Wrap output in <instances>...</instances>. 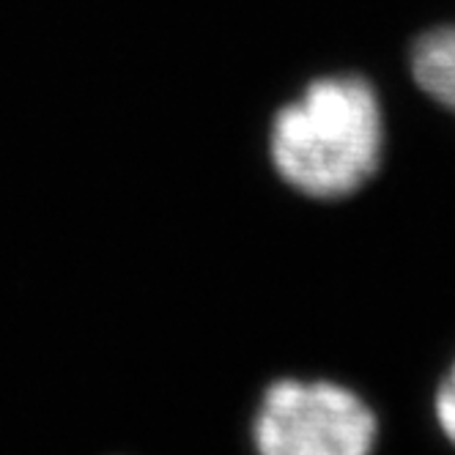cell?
<instances>
[{
  "label": "cell",
  "mask_w": 455,
  "mask_h": 455,
  "mask_svg": "<svg viewBox=\"0 0 455 455\" xmlns=\"http://www.w3.org/2000/svg\"><path fill=\"white\" fill-rule=\"evenodd\" d=\"M384 118L373 85L356 75L313 80L285 105L269 135L272 165L310 198H343L379 168Z\"/></svg>",
  "instance_id": "6da1fadb"
},
{
  "label": "cell",
  "mask_w": 455,
  "mask_h": 455,
  "mask_svg": "<svg viewBox=\"0 0 455 455\" xmlns=\"http://www.w3.org/2000/svg\"><path fill=\"white\" fill-rule=\"evenodd\" d=\"M247 436L252 455H376L381 422L348 384L283 376L261 389Z\"/></svg>",
  "instance_id": "7a4b0ae2"
},
{
  "label": "cell",
  "mask_w": 455,
  "mask_h": 455,
  "mask_svg": "<svg viewBox=\"0 0 455 455\" xmlns=\"http://www.w3.org/2000/svg\"><path fill=\"white\" fill-rule=\"evenodd\" d=\"M411 72L422 91L455 113V25L436 28L417 39Z\"/></svg>",
  "instance_id": "3957f363"
},
{
  "label": "cell",
  "mask_w": 455,
  "mask_h": 455,
  "mask_svg": "<svg viewBox=\"0 0 455 455\" xmlns=\"http://www.w3.org/2000/svg\"><path fill=\"white\" fill-rule=\"evenodd\" d=\"M431 411H434L436 431L455 450V356L436 381Z\"/></svg>",
  "instance_id": "277c9868"
}]
</instances>
